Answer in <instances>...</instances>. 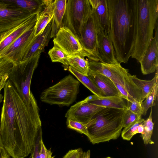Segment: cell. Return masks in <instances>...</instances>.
<instances>
[{"label": "cell", "mask_w": 158, "mask_h": 158, "mask_svg": "<svg viewBox=\"0 0 158 158\" xmlns=\"http://www.w3.org/2000/svg\"><path fill=\"white\" fill-rule=\"evenodd\" d=\"M69 67L82 74L88 75L89 60L85 59V57L80 56H69L64 67L67 69Z\"/></svg>", "instance_id": "cell-24"}, {"label": "cell", "mask_w": 158, "mask_h": 158, "mask_svg": "<svg viewBox=\"0 0 158 158\" xmlns=\"http://www.w3.org/2000/svg\"><path fill=\"white\" fill-rule=\"evenodd\" d=\"M90 152L89 150L86 152H83L79 158H90Z\"/></svg>", "instance_id": "cell-39"}, {"label": "cell", "mask_w": 158, "mask_h": 158, "mask_svg": "<svg viewBox=\"0 0 158 158\" xmlns=\"http://www.w3.org/2000/svg\"><path fill=\"white\" fill-rule=\"evenodd\" d=\"M5 158H12L8 155Z\"/></svg>", "instance_id": "cell-44"}, {"label": "cell", "mask_w": 158, "mask_h": 158, "mask_svg": "<svg viewBox=\"0 0 158 158\" xmlns=\"http://www.w3.org/2000/svg\"><path fill=\"white\" fill-rule=\"evenodd\" d=\"M158 24L155 29L154 35L139 62L142 73L147 75L154 72L158 67Z\"/></svg>", "instance_id": "cell-15"}, {"label": "cell", "mask_w": 158, "mask_h": 158, "mask_svg": "<svg viewBox=\"0 0 158 158\" xmlns=\"http://www.w3.org/2000/svg\"><path fill=\"white\" fill-rule=\"evenodd\" d=\"M105 158H112L110 157H107Z\"/></svg>", "instance_id": "cell-45"}, {"label": "cell", "mask_w": 158, "mask_h": 158, "mask_svg": "<svg viewBox=\"0 0 158 158\" xmlns=\"http://www.w3.org/2000/svg\"><path fill=\"white\" fill-rule=\"evenodd\" d=\"M32 14L7 8L0 0V33L19 25Z\"/></svg>", "instance_id": "cell-13"}, {"label": "cell", "mask_w": 158, "mask_h": 158, "mask_svg": "<svg viewBox=\"0 0 158 158\" xmlns=\"http://www.w3.org/2000/svg\"><path fill=\"white\" fill-rule=\"evenodd\" d=\"M158 69H156L154 77L151 80L140 79L135 75H130V77L134 83L142 91L143 101L150 93L156 82L158 81Z\"/></svg>", "instance_id": "cell-25"}, {"label": "cell", "mask_w": 158, "mask_h": 158, "mask_svg": "<svg viewBox=\"0 0 158 158\" xmlns=\"http://www.w3.org/2000/svg\"><path fill=\"white\" fill-rule=\"evenodd\" d=\"M52 22L53 19L41 33L35 37L25 52L21 62L25 61L38 55H40L42 52H44L45 47L48 46L51 38Z\"/></svg>", "instance_id": "cell-16"}, {"label": "cell", "mask_w": 158, "mask_h": 158, "mask_svg": "<svg viewBox=\"0 0 158 158\" xmlns=\"http://www.w3.org/2000/svg\"><path fill=\"white\" fill-rule=\"evenodd\" d=\"M40 158H54L55 156H52V152L51 149H48L47 148L42 139L40 142Z\"/></svg>", "instance_id": "cell-36"}, {"label": "cell", "mask_w": 158, "mask_h": 158, "mask_svg": "<svg viewBox=\"0 0 158 158\" xmlns=\"http://www.w3.org/2000/svg\"><path fill=\"white\" fill-rule=\"evenodd\" d=\"M38 14H33L18 26L0 34V54L20 35L34 27Z\"/></svg>", "instance_id": "cell-14"}, {"label": "cell", "mask_w": 158, "mask_h": 158, "mask_svg": "<svg viewBox=\"0 0 158 158\" xmlns=\"http://www.w3.org/2000/svg\"><path fill=\"white\" fill-rule=\"evenodd\" d=\"M54 0H42V6L38 14L35 26V37L41 33L53 17Z\"/></svg>", "instance_id": "cell-20"}, {"label": "cell", "mask_w": 158, "mask_h": 158, "mask_svg": "<svg viewBox=\"0 0 158 158\" xmlns=\"http://www.w3.org/2000/svg\"><path fill=\"white\" fill-rule=\"evenodd\" d=\"M104 107L90 103L85 99L72 106L66 113L65 117L86 124L96 114Z\"/></svg>", "instance_id": "cell-12"}, {"label": "cell", "mask_w": 158, "mask_h": 158, "mask_svg": "<svg viewBox=\"0 0 158 158\" xmlns=\"http://www.w3.org/2000/svg\"><path fill=\"white\" fill-rule=\"evenodd\" d=\"M98 34L92 13L82 26L78 39L84 50L94 60L102 62L98 52Z\"/></svg>", "instance_id": "cell-10"}, {"label": "cell", "mask_w": 158, "mask_h": 158, "mask_svg": "<svg viewBox=\"0 0 158 158\" xmlns=\"http://www.w3.org/2000/svg\"><path fill=\"white\" fill-rule=\"evenodd\" d=\"M8 8L28 12L32 15L40 10L42 0H1Z\"/></svg>", "instance_id": "cell-21"}, {"label": "cell", "mask_w": 158, "mask_h": 158, "mask_svg": "<svg viewBox=\"0 0 158 158\" xmlns=\"http://www.w3.org/2000/svg\"><path fill=\"white\" fill-rule=\"evenodd\" d=\"M8 78L9 74H6L0 76V92L2 89L4 88Z\"/></svg>", "instance_id": "cell-38"}, {"label": "cell", "mask_w": 158, "mask_h": 158, "mask_svg": "<svg viewBox=\"0 0 158 158\" xmlns=\"http://www.w3.org/2000/svg\"><path fill=\"white\" fill-rule=\"evenodd\" d=\"M2 147L4 148V146L2 141L1 136L0 135V148Z\"/></svg>", "instance_id": "cell-42"}, {"label": "cell", "mask_w": 158, "mask_h": 158, "mask_svg": "<svg viewBox=\"0 0 158 158\" xmlns=\"http://www.w3.org/2000/svg\"><path fill=\"white\" fill-rule=\"evenodd\" d=\"M4 89L0 135L10 157L24 158L31 153L42 131L39 109L37 104H26L8 80Z\"/></svg>", "instance_id": "cell-1"}, {"label": "cell", "mask_w": 158, "mask_h": 158, "mask_svg": "<svg viewBox=\"0 0 158 158\" xmlns=\"http://www.w3.org/2000/svg\"><path fill=\"white\" fill-rule=\"evenodd\" d=\"M92 15L98 31L101 30L108 34L109 20L107 0H89Z\"/></svg>", "instance_id": "cell-17"}, {"label": "cell", "mask_w": 158, "mask_h": 158, "mask_svg": "<svg viewBox=\"0 0 158 158\" xmlns=\"http://www.w3.org/2000/svg\"><path fill=\"white\" fill-rule=\"evenodd\" d=\"M134 41L131 57L139 62L158 24V0H134Z\"/></svg>", "instance_id": "cell-3"}, {"label": "cell", "mask_w": 158, "mask_h": 158, "mask_svg": "<svg viewBox=\"0 0 158 158\" xmlns=\"http://www.w3.org/2000/svg\"><path fill=\"white\" fill-rule=\"evenodd\" d=\"M88 102L105 107L127 109L126 100L120 96L101 97L97 100Z\"/></svg>", "instance_id": "cell-23"}, {"label": "cell", "mask_w": 158, "mask_h": 158, "mask_svg": "<svg viewBox=\"0 0 158 158\" xmlns=\"http://www.w3.org/2000/svg\"><path fill=\"white\" fill-rule=\"evenodd\" d=\"M3 98V96L0 94V103L2 102Z\"/></svg>", "instance_id": "cell-43"}, {"label": "cell", "mask_w": 158, "mask_h": 158, "mask_svg": "<svg viewBox=\"0 0 158 158\" xmlns=\"http://www.w3.org/2000/svg\"><path fill=\"white\" fill-rule=\"evenodd\" d=\"M8 155L4 148H0V158H5Z\"/></svg>", "instance_id": "cell-41"}, {"label": "cell", "mask_w": 158, "mask_h": 158, "mask_svg": "<svg viewBox=\"0 0 158 158\" xmlns=\"http://www.w3.org/2000/svg\"><path fill=\"white\" fill-rule=\"evenodd\" d=\"M13 64L10 60L5 57L0 56V76L9 74Z\"/></svg>", "instance_id": "cell-32"}, {"label": "cell", "mask_w": 158, "mask_h": 158, "mask_svg": "<svg viewBox=\"0 0 158 158\" xmlns=\"http://www.w3.org/2000/svg\"><path fill=\"white\" fill-rule=\"evenodd\" d=\"M98 50L102 62L110 64L118 63L111 40L108 35L99 30L98 34Z\"/></svg>", "instance_id": "cell-18"}, {"label": "cell", "mask_w": 158, "mask_h": 158, "mask_svg": "<svg viewBox=\"0 0 158 158\" xmlns=\"http://www.w3.org/2000/svg\"><path fill=\"white\" fill-rule=\"evenodd\" d=\"M141 118V115L135 114L127 109L124 115L123 127H125Z\"/></svg>", "instance_id": "cell-33"}, {"label": "cell", "mask_w": 158, "mask_h": 158, "mask_svg": "<svg viewBox=\"0 0 158 158\" xmlns=\"http://www.w3.org/2000/svg\"><path fill=\"white\" fill-rule=\"evenodd\" d=\"M53 40L54 45L63 50L69 56H80L87 57L89 60L93 58L83 49L78 37L69 28L60 27Z\"/></svg>", "instance_id": "cell-9"}, {"label": "cell", "mask_w": 158, "mask_h": 158, "mask_svg": "<svg viewBox=\"0 0 158 158\" xmlns=\"http://www.w3.org/2000/svg\"><path fill=\"white\" fill-rule=\"evenodd\" d=\"M42 139V131H41L39 133L36 138L32 151L29 158H40V142Z\"/></svg>", "instance_id": "cell-35"}, {"label": "cell", "mask_w": 158, "mask_h": 158, "mask_svg": "<svg viewBox=\"0 0 158 158\" xmlns=\"http://www.w3.org/2000/svg\"><path fill=\"white\" fill-rule=\"evenodd\" d=\"M88 76L99 89L103 97L120 96L114 82L107 77L89 69Z\"/></svg>", "instance_id": "cell-19"}, {"label": "cell", "mask_w": 158, "mask_h": 158, "mask_svg": "<svg viewBox=\"0 0 158 158\" xmlns=\"http://www.w3.org/2000/svg\"><path fill=\"white\" fill-rule=\"evenodd\" d=\"M158 81H157L145 100L141 102L142 110V115L146 114L148 109L154 106L156 103L158 97Z\"/></svg>", "instance_id": "cell-28"}, {"label": "cell", "mask_w": 158, "mask_h": 158, "mask_svg": "<svg viewBox=\"0 0 158 158\" xmlns=\"http://www.w3.org/2000/svg\"><path fill=\"white\" fill-rule=\"evenodd\" d=\"M143 123L140 124L138 126L137 129L135 132V134L138 133H140L141 134H143L144 130V127Z\"/></svg>", "instance_id": "cell-40"}, {"label": "cell", "mask_w": 158, "mask_h": 158, "mask_svg": "<svg viewBox=\"0 0 158 158\" xmlns=\"http://www.w3.org/2000/svg\"><path fill=\"white\" fill-rule=\"evenodd\" d=\"M40 55L13 64L9 74L8 80L23 102L28 106L37 104L30 90V87L32 77L38 66Z\"/></svg>", "instance_id": "cell-5"}, {"label": "cell", "mask_w": 158, "mask_h": 158, "mask_svg": "<svg viewBox=\"0 0 158 158\" xmlns=\"http://www.w3.org/2000/svg\"><path fill=\"white\" fill-rule=\"evenodd\" d=\"M67 0H54L53 17L51 38L55 36L59 29L62 27L67 4Z\"/></svg>", "instance_id": "cell-22"}, {"label": "cell", "mask_w": 158, "mask_h": 158, "mask_svg": "<svg viewBox=\"0 0 158 158\" xmlns=\"http://www.w3.org/2000/svg\"><path fill=\"white\" fill-rule=\"evenodd\" d=\"M92 13L89 0H67L62 27L69 28L78 38L82 26Z\"/></svg>", "instance_id": "cell-8"}, {"label": "cell", "mask_w": 158, "mask_h": 158, "mask_svg": "<svg viewBox=\"0 0 158 158\" xmlns=\"http://www.w3.org/2000/svg\"><path fill=\"white\" fill-rule=\"evenodd\" d=\"M67 69L74 75L80 82L90 90L94 94L99 97H103L99 89L96 86L88 75L82 74L70 67Z\"/></svg>", "instance_id": "cell-26"}, {"label": "cell", "mask_w": 158, "mask_h": 158, "mask_svg": "<svg viewBox=\"0 0 158 158\" xmlns=\"http://www.w3.org/2000/svg\"><path fill=\"white\" fill-rule=\"evenodd\" d=\"M35 26L20 35L2 51L0 56L8 59L14 64L21 62L25 52L35 37Z\"/></svg>", "instance_id": "cell-11"}, {"label": "cell", "mask_w": 158, "mask_h": 158, "mask_svg": "<svg viewBox=\"0 0 158 158\" xmlns=\"http://www.w3.org/2000/svg\"><path fill=\"white\" fill-rule=\"evenodd\" d=\"M89 69L102 74L110 78L114 83L123 88L135 100L142 102L141 90L134 83L128 69L123 67L120 63L110 64L89 60Z\"/></svg>", "instance_id": "cell-6"}, {"label": "cell", "mask_w": 158, "mask_h": 158, "mask_svg": "<svg viewBox=\"0 0 158 158\" xmlns=\"http://www.w3.org/2000/svg\"><path fill=\"white\" fill-rule=\"evenodd\" d=\"M126 110L104 107L96 114L86 124L90 142L94 144L117 139L123 128Z\"/></svg>", "instance_id": "cell-4"}, {"label": "cell", "mask_w": 158, "mask_h": 158, "mask_svg": "<svg viewBox=\"0 0 158 158\" xmlns=\"http://www.w3.org/2000/svg\"><path fill=\"white\" fill-rule=\"evenodd\" d=\"M66 124L67 127L87 136L86 125L79 122L67 118Z\"/></svg>", "instance_id": "cell-31"}, {"label": "cell", "mask_w": 158, "mask_h": 158, "mask_svg": "<svg viewBox=\"0 0 158 158\" xmlns=\"http://www.w3.org/2000/svg\"><path fill=\"white\" fill-rule=\"evenodd\" d=\"M127 101V109L138 115H142L141 102L136 100L130 102Z\"/></svg>", "instance_id": "cell-34"}, {"label": "cell", "mask_w": 158, "mask_h": 158, "mask_svg": "<svg viewBox=\"0 0 158 158\" xmlns=\"http://www.w3.org/2000/svg\"><path fill=\"white\" fill-rule=\"evenodd\" d=\"M48 54L52 62H60L64 66L65 65L69 56L58 47L54 45L49 51Z\"/></svg>", "instance_id": "cell-29"}, {"label": "cell", "mask_w": 158, "mask_h": 158, "mask_svg": "<svg viewBox=\"0 0 158 158\" xmlns=\"http://www.w3.org/2000/svg\"><path fill=\"white\" fill-rule=\"evenodd\" d=\"M80 85L79 81L69 74L43 90L40 100L50 105L69 106L76 101Z\"/></svg>", "instance_id": "cell-7"}, {"label": "cell", "mask_w": 158, "mask_h": 158, "mask_svg": "<svg viewBox=\"0 0 158 158\" xmlns=\"http://www.w3.org/2000/svg\"><path fill=\"white\" fill-rule=\"evenodd\" d=\"M143 124L144 130L141 135L144 144L146 145L149 143L154 144V142L151 138L154 125L152 119V109H151L148 117L144 120Z\"/></svg>", "instance_id": "cell-27"}, {"label": "cell", "mask_w": 158, "mask_h": 158, "mask_svg": "<svg viewBox=\"0 0 158 158\" xmlns=\"http://www.w3.org/2000/svg\"><path fill=\"white\" fill-rule=\"evenodd\" d=\"M109 20L108 35L116 57L127 63L133 50L134 35V0H107Z\"/></svg>", "instance_id": "cell-2"}, {"label": "cell", "mask_w": 158, "mask_h": 158, "mask_svg": "<svg viewBox=\"0 0 158 158\" xmlns=\"http://www.w3.org/2000/svg\"><path fill=\"white\" fill-rule=\"evenodd\" d=\"M83 152L81 148L71 150L64 156L63 158H79Z\"/></svg>", "instance_id": "cell-37"}, {"label": "cell", "mask_w": 158, "mask_h": 158, "mask_svg": "<svg viewBox=\"0 0 158 158\" xmlns=\"http://www.w3.org/2000/svg\"><path fill=\"white\" fill-rule=\"evenodd\" d=\"M144 119L141 118L135 122L128 126L124 127L121 132L122 138L127 141H130L135 134V132L138 126L143 123Z\"/></svg>", "instance_id": "cell-30"}]
</instances>
